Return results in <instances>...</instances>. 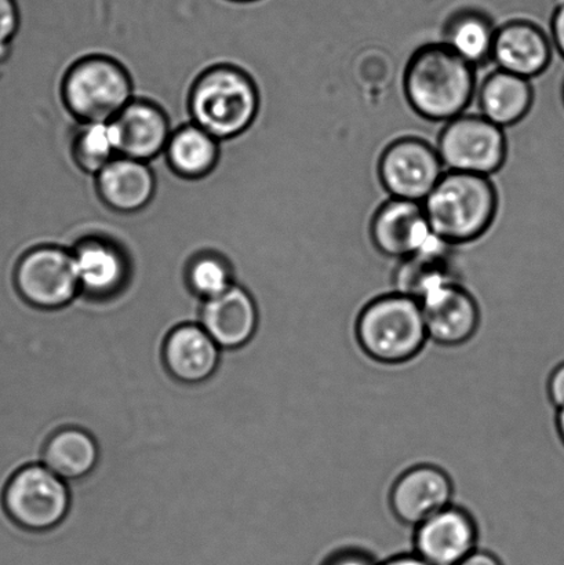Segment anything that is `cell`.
<instances>
[{"instance_id":"cell-1","label":"cell","mask_w":564,"mask_h":565,"mask_svg":"<svg viewBox=\"0 0 564 565\" xmlns=\"http://www.w3.org/2000/svg\"><path fill=\"white\" fill-rule=\"evenodd\" d=\"M403 92L418 116L446 124L466 113L472 103L477 72L444 42L425 44L408 60Z\"/></svg>"},{"instance_id":"cell-2","label":"cell","mask_w":564,"mask_h":565,"mask_svg":"<svg viewBox=\"0 0 564 565\" xmlns=\"http://www.w3.org/2000/svg\"><path fill=\"white\" fill-rule=\"evenodd\" d=\"M430 228L451 246L479 239L499 212V193L488 175L446 170L424 201Z\"/></svg>"},{"instance_id":"cell-3","label":"cell","mask_w":564,"mask_h":565,"mask_svg":"<svg viewBox=\"0 0 564 565\" xmlns=\"http://www.w3.org/2000/svg\"><path fill=\"white\" fill-rule=\"evenodd\" d=\"M355 337L362 352L384 365L412 362L429 341L422 303L396 291L374 298L361 310Z\"/></svg>"},{"instance_id":"cell-4","label":"cell","mask_w":564,"mask_h":565,"mask_svg":"<svg viewBox=\"0 0 564 565\" xmlns=\"http://www.w3.org/2000/svg\"><path fill=\"white\" fill-rule=\"evenodd\" d=\"M192 124L220 141L243 135L259 110L257 86L234 66H217L198 81L191 96Z\"/></svg>"},{"instance_id":"cell-5","label":"cell","mask_w":564,"mask_h":565,"mask_svg":"<svg viewBox=\"0 0 564 565\" xmlns=\"http://www.w3.org/2000/svg\"><path fill=\"white\" fill-rule=\"evenodd\" d=\"M64 97L72 113L86 124L114 120L135 99V90L129 74L116 61L92 57L70 71Z\"/></svg>"},{"instance_id":"cell-6","label":"cell","mask_w":564,"mask_h":565,"mask_svg":"<svg viewBox=\"0 0 564 565\" xmlns=\"http://www.w3.org/2000/svg\"><path fill=\"white\" fill-rule=\"evenodd\" d=\"M446 170L488 175L504 166L508 141L504 129L480 114H462L446 121L438 138Z\"/></svg>"},{"instance_id":"cell-7","label":"cell","mask_w":564,"mask_h":565,"mask_svg":"<svg viewBox=\"0 0 564 565\" xmlns=\"http://www.w3.org/2000/svg\"><path fill=\"white\" fill-rule=\"evenodd\" d=\"M71 505L70 486L46 465H30L10 480L4 508L20 527L44 533L64 522Z\"/></svg>"},{"instance_id":"cell-8","label":"cell","mask_w":564,"mask_h":565,"mask_svg":"<svg viewBox=\"0 0 564 565\" xmlns=\"http://www.w3.org/2000/svg\"><path fill=\"white\" fill-rule=\"evenodd\" d=\"M446 173L438 149L417 137L391 142L381 153L379 177L391 198L424 203Z\"/></svg>"},{"instance_id":"cell-9","label":"cell","mask_w":564,"mask_h":565,"mask_svg":"<svg viewBox=\"0 0 564 565\" xmlns=\"http://www.w3.org/2000/svg\"><path fill=\"white\" fill-rule=\"evenodd\" d=\"M17 287L25 301L41 309H58L81 294L74 254L64 248L38 247L21 259Z\"/></svg>"},{"instance_id":"cell-10","label":"cell","mask_w":564,"mask_h":565,"mask_svg":"<svg viewBox=\"0 0 564 565\" xmlns=\"http://www.w3.org/2000/svg\"><path fill=\"white\" fill-rule=\"evenodd\" d=\"M419 303L429 341L439 347H462L477 334L482 321L477 298L460 280L434 288Z\"/></svg>"},{"instance_id":"cell-11","label":"cell","mask_w":564,"mask_h":565,"mask_svg":"<svg viewBox=\"0 0 564 565\" xmlns=\"http://www.w3.org/2000/svg\"><path fill=\"white\" fill-rule=\"evenodd\" d=\"M477 520L467 509H441L414 527V553L429 565H458L478 550Z\"/></svg>"},{"instance_id":"cell-12","label":"cell","mask_w":564,"mask_h":565,"mask_svg":"<svg viewBox=\"0 0 564 565\" xmlns=\"http://www.w3.org/2000/svg\"><path fill=\"white\" fill-rule=\"evenodd\" d=\"M370 237L380 254L402 262L422 252L438 236L430 228L424 203L391 198L374 213Z\"/></svg>"},{"instance_id":"cell-13","label":"cell","mask_w":564,"mask_h":565,"mask_svg":"<svg viewBox=\"0 0 564 565\" xmlns=\"http://www.w3.org/2000/svg\"><path fill=\"white\" fill-rule=\"evenodd\" d=\"M455 484L449 473L436 465H416L395 480L390 492L394 516L408 527H417L453 503Z\"/></svg>"},{"instance_id":"cell-14","label":"cell","mask_w":564,"mask_h":565,"mask_svg":"<svg viewBox=\"0 0 564 565\" xmlns=\"http://www.w3.org/2000/svg\"><path fill=\"white\" fill-rule=\"evenodd\" d=\"M554 43L543 28L529 20H512L497 28L491 61L497 68L526 79L549 68Z\"/></svg>"},{"instance_id":"cell-15","label":"cell","mask_w":564,"mask_h":565,"mask_svg":"<svg viewBox=\"0 0 564 565\" xmlns=\"http://www.w3.org/2000/svg\"><path fill=\"white\" fill-rule=\"evenodd\" d=\"M81 292L94 298H113L131 281V263L124 248L107 239L82 242L74 252Z\"/></svg>"},{"instance_id":"cell-16","label":"cell","mask_w":564,"mask_h":565,"mask_svg":"<svg viewBox=\"0 0 564 565\" xmlns=\"http://www.w3.org/2000/svg\"><path fill=\"white\" fill-rule=\"evenodd\" d=\"M201 326L221 349L241 348L256 334L257 303L251 292L234 285L204 302Z\"/></svg>"},{"instance_id":"cell-17","label":"cell","mask_w":564,"mask_h":565,"mask_svg":"<svg viewBox=\"0 0 564 565\" xmlns=\"http://www.w3.org/2000/svg\"><path fill=\"white\" fill-rule=\"evenodd\" d=\"M114 121L119 131L120 157L148 163L164 153L173 132L163 110L142 99H132Z\"/></svg>"},{"instance_id":"cell-18","label":"cell","mask_w":564,"mask_h":565,"mask_svg":"<svg viewBox=\"0 0 564 565\" xmlns=\"http://www.w3.org/2000/svg\"><path fill=\"white\" fill-rule=\"evenodd\" d=\"M97 185L109 207L137 213L153 201L158 181L151 163L116 157L97 174Z\"/></svg>"},{"instance_id":"cell-19","label":"cell","mask_w":564,"mask_h":565,"mask_svg":"<svg viewBox=\"0 0 564 565\" xmlns=\"http://www.w3.org/2000/svg\"><path fill=\"white\" fill-rule=\"evenodd\" d=\"M221 349L201 324H182L164 343V363L174 379L199 384L217 371Z\"/></svg>"},{"instance_id":"cell-20","label":"cell","mask_w":564,"mask_h":565,"mask_svg":"<svg viewBox=\"0 0 564 565\" xmlns=\"http://www.w3.org/2000/svg\"><path fill=\"white\" fill-rule=\"evenodd\" d=\"M533 103L532 81L499 68L486 76L478 90L479 114L502 129L524 119Z\"/></svg>"},{"instance_id":"cell-21","label":"cell","mask_w":564,"mask_h":565,"mask_svg":"<svg viewBox=\"0 0 564 565\" xmlns=\"http://www.w3.org/2000/svg\"><path fill=\"white\" fill-rule=\"evenodd\" d=\"M451 247L438 236L422 252L402 259L394 276L395 291L422 301L434 288L458 280Z\"/></svg>"},{"instance_id":"cell-22","label":"cell","mask_w":564,"mask_h":565,"mask_svg":"<svg viewBox=\"0 0 564 565\" xmlns=\"http://www.w3.org/2000/svg\"><path fill=\"white\" fill-rule=\"evenodd\" d=\"M166 159L177 174L196 180L209 175L219 164L221 141L195 124L171 132Z\"/></svg>"},{"instance_id":"cell-23","label":"cell","mask_w":564,"mask_h":565,"mask_svg":"<svg viewBox=\"0 0 564 565\" xmlns=\"http://www.w3.org/2000/svg\"><path fill=\"white\" fill-rule=\"evenodd\" d=\"M497 28L488 14L479 10L457 11L447 20L444 43L477 68L491 61Z\"/></svg>"},{"instance_id":"cell-24","label":"cell","mask_w":564,"mask_h":565,"mask_svg":"<svg viewBox=\"0 0 564 565\" xmlns=\"http://www.w3.org/2000/svg\"><path fill=\"white\" fill-rule=\"evenodd\" d=\"M99 450L86 430L68 428L57 431L44 451L43 465L65 481L86 478L96 469Z\"/></svg>"},{"instance_id":"cell-25","label":"cell","mask_w":564,"mask_h":565,"mask_svg":"<svg viewBox=\"0 0 564 565\" xmlns=\"http://www.w3.org/2000/svg\"><path fill=\"white\" fill-rule=\"evenodd\" d=\"M119 131L114 120L86 121L77 132L75 159L87 173L97 175L110 160L120 157Z\"/></svg>"},{"instance_id":"cell-26","label":"cell","mask_w":564,"mask_h":565,"mask_svg":"<svg viewBox=\"0 0 564 565\" xmlns=\"http://www.w3.org/2000/svg\"><path fill=\"white\" fill-rule=\"evenodd\" d=\"M187 281L192 292L206 302L228 291L235 285V276L224 257L203 253L188 267Z\"/></svg>"},{"instance_id":"cell-27","label":"cell","mask_w":564,"mask_h":565,"mask_svg":"<svg viewBox=\"0 0 564 565\" xmlns=\"http://www.w3.org/2000/svg\"><path fill=\"white\" fill-rule=\"evenodd\" d=\"M20 24L21 14L17 0H0V63L13 53V41Z\"/></svg>"},{"instance_id":"cell-28","label":"cell","mask_w":564,"mask_h":565,"mask_svg":"<svg viewBox=\"0 0 564 565\" xmlns=\"http://www.w3.org/2000/svg\"><path fill=\"white\" fill-rule=\"evenodd\" d=\"M549 397L556 409L564 408V362L556 365L549 379Z\"/></svg>"},{"instance_id":"cell-29","label":"cell","mask_w":564,"mask_h":565,"mask_svg":"<svg viewBox=\"0 0 564 565\" xmlns=\"http://www.w3.org/2000/svg\"><path fill=\"white\" fill-rule=\"evenodd\" d=\"M322 565H380L374 562V558L368 553L361 551H342L336 553L326 561Z\"/></svg>"},{"instance_id":"cell-30","label":"cell","mask_w":564,"mask_h":565,"mask_svg":"<svg viewBox=\"0 0 564 565\" xmlns=\"http://www.w3.org/2000/svg\"><path fill=\"white\" fill-rule=\"evenodd\" d=\"M551 39L556 52L564 58V0L556 6L552 14Z\"/></svg>"},{"instance_id":"cell-31","label":"cell","mask_w":564,"mask_h":565,"mask_svg":"<svg viewBox=\"0 0 564 565\" xmlns=\"http://www.w3.org/2000/svg\"><path fill=\"white\" fill-rule=\"evenodd\" d=\"M458 565H502V563L493 553L477 550Z\"/></svg>"},{"instance_id":"cell-32","label":"cell","mask_w":564,"mask_h":565,"mask_svg":"<svg viewBox=\"0 0 564 565\" xmlns=\"http://www.w3.org/2000/svg\"><path fill=\"white\" fill-rule=\"evenodd\" d=\"M380 565H429L427 562H424L422 557H418L416 553L413 555H397L389 558V561L384 562Z\"/></svg>"},{"instance_id":"cell-33","label":"cell","mask_w":564,"mask_h":565,"mask_svg":"<svg viewBox=\"0 0 564 565\" xmlns=\"http://www.w3.org/2000/svg\"><path fill=\"white\" fill-rule=\"evenodd\" d=\"M555 424L557 435H560L561 441L563 443L564 446V408L557 409Z\"/></svg>"},{"instance_id":"cell-34","label":"cell","mask_w":564,"mask_h":565,"mask_svg":"<svg viewBox=\"0 0 564 565\" xmlns=\"http://www.w3.org/2000/svg\"><path fill=\"white\" fill-rule=\"evenodd\" d=\"M231 2H236V3H254V2H259V0H231Z\"/></svg>"},{"instance_id":"cell-35","label":"cell","mask_w":564,"mask_h":565,"mask_svg":"<svg viewBox=\"0 0 564 565\" xmlns=\"http://www.w3.org/2000/svg\"><path fill=\"white\" fill-rule=\"evenodd\" d=\"M562 97H563V104H564V83H563V88H562Z\"/></svg>"}]
</instances>
